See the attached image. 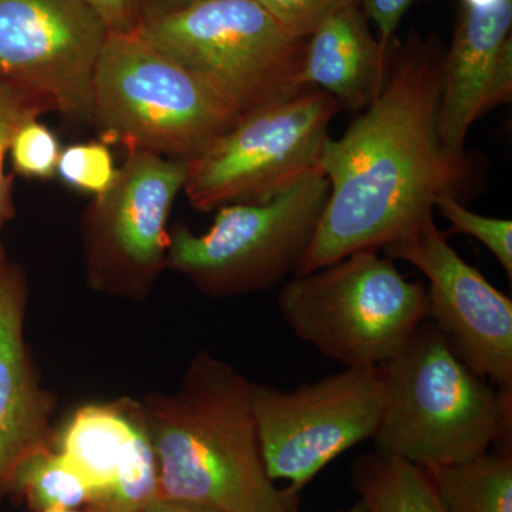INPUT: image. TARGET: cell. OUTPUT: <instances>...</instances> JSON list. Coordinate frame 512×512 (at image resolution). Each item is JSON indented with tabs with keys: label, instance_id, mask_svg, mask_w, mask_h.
<instances>
[{
	"label": "cell",
	"instance_id": "27",
	"mask_svg": "<svg viewBox=\"0 0 512 512\" xmlns=\"http://www.w3.org/2000/svg\"><path fill=\"white\" fill-rule=\"evenodd\" d=\"M109 32H126L138 23V0H86Z\"/></svg>",
	"mask_w": 512,
	"mask_h": 512
},
{
	"label": "cell",
	"instance_id": "3",
	"mask_svg": "<svg viewBox=\"0 0 512 512\" xmlns=\"http://www.w3.org/2000/svg\"><path fill=\"white\" fill-rule=\"evenodd\" d=\"M383 407L377 450L424 468L463 463L511 444L512 390L494 389L426 319L379 366Z\"/></svg>",
	"mask_w": 512,
	"mask_h": 512
},
{
	"label": "cell",
	"instance_id": "9",
	"mask_svg": "<svg viewBox=\"0 0 512 512\" xmlns=\"http://www.w3.org/2000/svg\"><path fill=\"white\" fill-rule=\"evenodd\" d=\"M252 406L266 473L299 495L335 458L375 437L382 375L379 366L346 367L291 392L252 384Z\"/></svg>",
	"mask_w": 512,
	"mask_h": 512
},
{
	"label": "cell",
	"instance_id": "24",
	"mask_svg": "<svg viewBox=\"0 0 512 512\" xmlns=\"http://www.w3.org/2000/svg\"><path fill=\"white\" fill-rule=\"evenodd\" d=\"M9 154L16 173L25 177L52 178L62 148L55 134L35 119L19 128Z\"/></svg>",
	"mask_w": 512,
	"mask_h": 512
},
{
	"label": "cell",
	"instance_id": "6",
	"mask_svg": "<svg viewBox=\"0 0 512 512\" xmlns=\"http://www.w3.org/2000/svg\"><path fill=\"white\" fill-rule=\"evenodd\" d=\"M238 117L136 28L109 32L93 80L92 123L131 151L191 160Z\"/></svg>",
	"mask_w": 512,
	"mask_h": 512
},
{
	"label": "cell",
	"instance_id": "22",
	"mask_svg": "<svg viewBox=\"0 0 512 512\" xmlns=\"http://www.w3.org/2000/svg\"><path fill=\"white\" fill-rule=\"evenodd\" d=\"M441 217L450 224L451 231L476 238L503 266L508 278L512 276V222L484 217L464 207L451 195H443L434 205Z\"/></svg>",
	"mask_w": 512,
	"mask_h": 512
},
{
	"label": "cell",
	"instance_id": "15",
	"mask_svg": "<svg viewBox=\"0 0 512 512\" xmlns=\"http://www.w3.org/2000/svg\"><path fill=\"white\" fill-rule=\"evenodd\" d=\"M387 72L389 55L370 33L365 12L353 5L309 36L299 84L329 94L340 109L365 110L382 92Z\"/></svg>",
	"mask_w": 512,
	"mask_h": 512
},
{
	"label": "cell",
	"instance_id": "12",
	"mask_svg": "<svg viewBox=\"0 0 512 512\" xmlns=\"http://www.w3.org/2000/svg\"><path fill=\"white\" fill-rule=\"evenodd\" d=\"M187 161L131 151L87 214L97 259L140 278L167 256L168 215L187 180Z\"/></svg>",
	"mask_w": 512,
	"mask_h": 512
},
{
	"label": "cell",
	"instance_id": "28",
	"mask_svg": "<svg viewBox=\"0 0 512 512\" xmlns=\"http://www.w3.org/2000/svg\"><path fill=\"white\" fill-rule=\"evenodd\" d=\"M202 2H208V0H146L147 8L138 20L175 12V10L185 9Z\"/></svg>",
	"mask_w": 512,
	"mask_h": 512
},
{
	"label": "cell",
	"instance_id": "16",
	"mask_svg": "<svg viewBox=\"0 0 512 512\" xmlns=\"http://www.w3.org/2000/svg\"><path fill=\"white\" fill-rule=\"evenodd\" d=\"M138 409L120 404H90L67 424L57 453L86 481L92 501L109 491L133 439Z\"/></svg>",
	"mask_w": 512,
	"mask_h": 512
},
{
	"label": "cell",
	"instance_id": "7",
	"mask_svg": "<svg viewBox=\"0 0 512 512\" xmlns=\"http://www.w3.org/2000/svg\"><path fill=\"white\" fill-rule=\"evenodd\" d=\"M329 191L328 178L313 171L269 200L225 205L205 234L170 235L165 261L211 295L272 288L298 271Z\"/></svg>",
	"mask_w": 512,
	"mask_h": 512
},
{
	"label": "cell",
	"instance_id": "21",
	"mask_svg": "<svg viewBox=\"0 0 512 512\" xmlns=\"http://www.w3.org/2000/svg\"><path fill=\"white\" fill-rule=\"evenodd\" d=\"M47 111L53 109L45 99L0 77V227L13 215L10 177L5 174L13 138L23 124Z\"/></svg>",
	"mask_w": 512,
	"mask_h": 512
},
{
	"label": "cell",
	"instance_id": "4",
	"mask_svg": "<svg viewBox=\"0 0 512 512\" xmlns=\"http://www.w3.org/2000/svg\"><path fill=\"white\" fill-rule=\"evenodd\" d=\"M299 339L346 367L392 359L427 319L426 288L379 249L355 252L293 278L278 298Z\"/></svg>",
	"mask_w": 512,
	"mask_h": 512
},
{
	"label": "cell",
	"instance_id": "8",
	"mask_svg": "<svg viewBox=\"0 0 512 512\" xmlns=\"http://www.w3.org/2000/svg\"><path fill=\"white\" fill-rule=\"evenodd\" d=\"M335 99L306 89L245 114L187 161L184 190L197 210L261 202L318 170L338 116Z\"/></svg>",
	"mask_w": 512,
	"mask_h": 512
},
{
	"label": "cell",
	"instance_id": "13",
	"mask_svg": "<svg viewBox=\"0 0 512 512\" xmlns=\"http://www.w3.org/2000/svg\"><path fill=\"white\" fill-rule=\"evenodd\" d=\"M453 45L444 56L440 133L464 153L471 127L512 96V0H461Z\"/></svg>",
	"mask_w": 512,
	"mask_h": 512
},
{
	"label": "cell",
	"instance_id": "17",
	"mask_svg": "<svg viewBox=\"0 0 512 512\" xmlns=\"http://www.w3.org/2000/svg\"><path fill=\"white\" fill-rule=\"evenodd\" d=\"M443 512H512V454L501 450L426 468Z\"/></svg>",
	"mask_w": 512,
	"mask_h": 512
},
{
	"label": "cell",
	"instance_id": "30",
	"mask_svg": "<svg viewBox=\"0 0 512 512\" xmlns=\"http://www.w3.org/2000/svg\"><path fill=\"white\" fill-rule=\"evenodd\" d=\"M286 512H293V511H286ZM339 512H366V508H365V505H363L359 501V503H356L355 505H353V507L349 508V510L339 511Z\"/></svg>",
	"mask_w": 512,
	"mask_h": 512
},
{
	"label": "cell",
	"instance_id": "19",
	"mask_svg": "<svg viewBox=\"0 0 512 512\" xmlns=\"http://www.w3.org/2000/svg\"><path fill=\"white\" fill-rule=\"evenodd\" d=\"M9 494L18 495L33 512L79 510L92 501V490L55 447L42 448L16 468Z\"/></svg>",
	"mask_w": 512,
	"mask_h": 512
},
{
	"label": "cell",
	"instance_id": "5",
	"mask_svg": "<svg viewBox=\"0 0 512 512\" xmlns=\"http://www.w3.org/2000/svg\"><path fill=\"white\" fill-rule=\"evenodd\" d=\"M154 49L201 80L238 119L302 92L305 40L256 0H208L138 20Z\"/></svg>",
	"mask_w": 512,
	"mask_h": 512
},
{
	"label": "cell",
	"instance_id": "26",
	"mask_svg": "<svg viewBox=\"0 0 512 512\" xmlns=\"http://www.w3.org/2000/svg\"><path fill=\"white\" fill-rule=\"evenodd\" d=\"M416 0H359L366 18L372 19L379 30V45L389 55L390 40L399 26L404 13Z\"/></svg>",
	"mask_w": 512,
	"mask_h": 512
},
{
	"label": "cell",
	"instance_id": "32",
	"mask_svg": "<svg viewBox=\"0 0 512 512\" xmlns=\"http://www.w3.org/2000/svg\"><path fill=\"white\" fill-rule=\"evenodd\" d=\"M3 266H5V262H3L2 249H0V271H2Z\"/></svg>",
	"mask_w": 512,
	"mask_h": 512
},
{
	"label": "cell",
	"instance_id": "2",
	"mask_svg": "<svg viewBox=\"0 0 512 512\" xmlns=\"http://www.w3.org/2000/svg\"><path fill=\"white\" fill-rule=\"evenodd\" d=\"M160 470V498L217 512H296L298 494L279 490L259 447L252 384L210 355L192 362L173 396L141 409Z\"/></svg>",
	"mask_w": 512,
	"mask_h": 512
},
{
	"label": "cell",
	"instance_id": "18",
	"mask_svg": "<svg viewBox=\"0 0 512 512\" xmlns=\"http://www.w3.org/2000/svg\"><path fill=\"white\" fill-rule=\"evenodd\" d=\"M352 484L366 512H443L426 468L384 451L353 461Z\"/></svg>",
	"mask_w": 512,
	"mask_h": 512
},
{
	"label": "cell",
	"instance_id": "29",
	"mask_svg": "<svg viewBox=\"0 0 512 512\" xmlns=\"http://www.w3.org/2000/svg\"><path fill=\"white\" fill-rule=\"evenodd\" d=\"M144 512H217L201 505L183 503V501L165 500L158 498L153 504L148 505Z\"/></svg>",
	"mask_w": 512,
	"mask_h": 512
},
{
	"label": "cell",
	"instance_id": "10",
	"mask_svg": "<svg viewBox=\"0 0 512 512\" xmlns=\"http://www.w3.org/2000/svg\"><path fill=\"white\" fill-rule=\"evenodd\" d=\"M107 36L86 0H0V77L53 111L92 123L94 72Z\"/></svg>",
	"mask_w": 512,
	"mask_h": 512
},
{
	"label": "cell",
	"instance_id": "31",
	"mask_svg": "<svg viewBox=\"0 0 512 512\" xmlns=\"http://www.w3.org/2000/svg\"><path fill=\"white\" fill-rule=\"evenodd\" d=\"M42 512H89V510L87 508H79V510H49Z\"/></svg>",
	"mask_w": 512,
	"mask_h": 512
},
{
	"label": "cell",
	"instance_id": "25",
	"mask_svg": "<svg viewBox=\"0 0 512 512\" xmlns=\"http://www.w3.org/2000/svg\"><path fill=\"white\" fill-rule=\"evenodd\" d=\"M293 39L306 40L326 19L359 0H256Z\"/></svg>",
	"mask_w": 512,
	"mask_h": 512
},
{
	"label": "cell",
	"instance_id": "20",
	"mask_svg": "<svg viewBox=\"0 0 512 512\" xmlns=\"http://www.w3.org/2000/svg\"><path fill=\"white\" fill-rule=\"evenodd\" d=\"M160 498V470L141 409L133 439L107 493L87 505L89 512H144Z\"/></svg>",
	"mask_w": 512,
	"mask_h": 512
},
{
	"label": "cell",
	"instance_id": "14",
	"mask_svg": "<svg viewBox=\"0 0 512 512\" xmlns=\"http://www.w3.org/2000/svg\"><path fill=\"white\" fill-rule=\"evenodd\" d=\"M26 291L22 275L0 271V500L30 454L53 446L49 394L40 387L23 338Z\"/></svg>",
	"mask_w": 512,
	"mask_h": 512
},
{
	"label": "cell",
	"instance_id": "23",
	"mask_svg": "<svg viewBox=\"0 0 512 512\" xmlns=\"http://www.w3.org/2000/svg\"><path fill=\"white\" fill-rule=\"evenodd\" d=\"M56 173L69 187L99 195L113 183L117 170L106 144L84 143L62 150Z\"/></svg>",
	"mask_w": 512,
	"mask_h": 512
},
{
	"label": "cell",
	"instance_id": "1",
	"mask_svg": "<svg viewBox=\"0 0 512 512\" xmlns=\"http://www.w3.org/2000/svg\"><path fill=\"white\" fill-rule=\"evenodd\" d=\"M443 47L413 39L389 66L382 92L342 137H329L318 170L330 191L296 274L392 244L427 218L443 195L463 202L481 168L440 133Z\"/></svg>",
	"mask_w": 512,
	"mask_h": 512
},
{
	"label": "cell",
	"instance_id": "11",
	"mask_svg": "<svg viewBox=\"0 0 512 512\" xmlns=\"http://www.w3.org/2000/svg\"><path fill=\"white\" fill-rule=\"evenodd\" d=\"M429 281L427 319L476 375L512 390V302L448 244L434 218L383 248Z\"/></svg>",
	"mask_w": 512,
	"mask_h": 512
}]
</instances>
